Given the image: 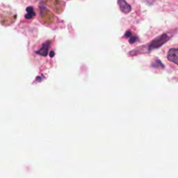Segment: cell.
<instances>
[{
	"label": "cell",
	"mask_w": 178,
	"mask_h": 178,
	"mask_svg": "<svg viewBox=\"0 0 178 178\" xmlns=\"http://www.w3.org/2000/svg\"><path fill=\"white\" fill-rule=\"evenodd\" d=\"M137 41H138L137 36H131L129 39V42H130V43H131V44L134 43Z\"/></svg>",
	"instance_id": "cell-6"
},
{
	"label": "cell",
	"mask_w": 178,
	"mask_h": 178,
	"mask_svg": "<svg viewBox=\"0 0 178 178\" xmlns=\"http://www.w3.org/2000/svg\"><path fill=\"white\" fill-rule=\"evenodd\" d=\"M27 13L25 15V18L27 19H31V18L35 16V13H34V9L31 8V7H29V8L27 9Z\"/></svg>",
	"instance_id": "cell-5"
},
{
	"label": "cell",
	"mask_w": 178,
	"mask_h": 178,
	"mask_svg": "<svg viewBox=\"0 0 178 178\" xmlns=\"http://www.w3.org/2000/svg\"><path fill=\"white\" fill-rule=\"evenodd\" d=\"M167 58L170 61L178 65V48H172L168 52Z\"/></svg>",
	"instance_id": "cell-2"
},
{
	"label": "cell",
	"mask_w": 178,
	"mask_h": 178,
	"mask_svg": "<svg viewBox=\"0 0 178 178\" xmlns=\"http://www.w3.org/2000/svg\"><path fill=\"white\" fill-rule=\"evenodd\" d=\"M118 6L120 7V11L125 14L129 13L132 11V7L127 3L125 0H118Z\"/></svg>",
	"instance_id": "cell-4"
},
{
	"label": "cell",
	"mask_w": 178,
	"mask_h": 178,
	"mask_svg": "<svg viewBox=\"0 0 178 178\" xmlns=\"http://www.w3.org/2000/svg\"><path fill=\"white\" fill-rule=\"evenodd\" d=\"M132 31H127V32L125 33V37L126 38H130L131 36H132Z\"/></svg>",
	"instance_id": "cell-7"
},
{
	"label": "cell",
	"mask_w": 178,
	"mask_h": 178,
	"mask_svg": "<svg viewBox=\"0 0 178 178\" xmlns=\"http://www.w3.org/2000/svg\"><path fill=\"white\" fill-rule=\"evenodd\" d=\"M170 39V37L166 34H163L162 35L156 37L155 39H153L151 43H150L149 48V50L151 51L155 49H158L162 47L163 44H164L166 42Z\"/></svg>",
	"instance_id": "cell-1"
},
{
	"label": "cell",
	"mask_w": 178,
	"mask_h": 178,
	"mask_svg": "<svg viewBox=\"0 0 178 178\" xmlns=\"http://www.w3.org/2000/svg\"><path fill=\"white\" fill-rule=\"evenodd\" d=\"M49 48V42L48 41L42 44L41 48H39L38 50H36V52L37 54H38V55H40L41 56L46 57L48 54Z\"/></svg>",
	"instance_id": "cell-3"
}]
</instances>
